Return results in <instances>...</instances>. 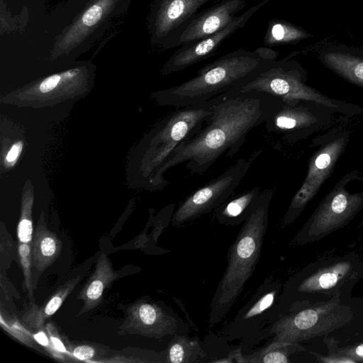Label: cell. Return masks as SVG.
<instances>
[{
    "label": "cell",
    "mask_w": 363,
    "mask_h": 363,
    "mask_svg": "<svg viewBox=\"0 0 363 363\" xmlns=\"http://www.w3.org/2000/svg\"><path fill=\"white\" fill-rule=\"evenodd\" d=\"M214 111L201 129L177 147L172 159L162 167L182 163L190 172L202 174L223 154L232 157L254 128L265 123L284 103L271 95L250 91L218 96Z\"/></svg>",
    "instance_id": "6da1fadb"
},
{
    "label": "cell",
    "mask_w": 363,
    "mask_h": 363,
    "mask_svg": "<svg viewBox=\"0 0 363 363\" xmlns=\"http://www.w3.org/2000/svg\"><path fill=\"white\" fill-rule=\"evenodd\" d=\"M277 55L265 47L234 50L207 64L189 80L157 92L156 98L162 105L176 108L201 105L247 84L277 60Z\"/></svg>",
    "instance_id": "7a4b0ae2"
},
{
    "label": "cell",
    "mask_w": 363,
    "mask_h": 363,
    "mask_svg": "<svg viewBox=\"0 0 363 363\" xmlns=\"http://www.w3.org/2000/svg\"><path fill=\"white\" fill-rule=\"evenodd\" d=\"M131 0H67L48 21V48L53 58L76 57L86 52L123 16Z\"/></svg>",
    "instance_id": "3957f363"
},
{
    "label": "cell",
    "mask_w": 363,
    "mask_h": 363,
    "mask_svg": "<svg viewBox=\"0 0 363 363\" xmlns=\"http://www.w3.org/2000/svg\"><path fill=\"white\" fill-rule=\"evenodd\" d=\"M273 191H261L227 255V267L211 303L210 326L228 314L259 262L268 228Z\"/></svg>",
    "instance_id": "277c9868"
},
{
    "label": "cell",
    "mask_w": 363,
    "mask_h": 363,
    "mask_svg": "<svg viewBox=\"0 0 363 363\" xmlns=\"http://www.w3.org/2000/svg\"><path fill=\"white\" fill-rule=\"evenodd\" d=\"M352 318V311L338 297L298 311L290 310L262 329L252 340L273 337L271 343L298 344L337 329Z\"/></svg>",
    "instance_id": "5b68a950"
},
{
    "label": "cell",
    "mask_w": 363,
    "mask_h": 363,
    "mask_svg": "<svg viewBox=\"0 0 363 363\" xmlns=\"http://www.w3.org/2000/svg\"><path fill=\"white\" fill-rule=\"evenodd\" d=\"M262 152L257 150L240 158L218 177L189 194L174 212L172 225L179 227L220 207L229 199Z\"/></svg>",
    "instance_id": "8992f818"
},
{
    "label": "cell",
    "mask_w": 363,
    "mask_h": 363,
    "mask_svg": "<svg viewBox=\"0 0 363 363\" xmlns=\"http://www.w3.org/2000/svg\"><path fill=\"white\" fill-rule=\"evenodd\" d=\"M250 91L271 95L291 106L296 105L300 100L315 101L331 106L330 101L306 86L298 71L284 61L275 60L247 84L223 94L234 95Z\"/></svg>",
    "instance_id": "52a82bcc"
},
{
    "label": "cell",
    "mask_w": 363,
    "mask_h": 363,
    "mask_svg": "<svg viewBox=\"0 0 363 363\" xmlns=\"http://www.w3.org/2000/svg\"><path fill=\"white\" fill-rule=\"evenodd\" d=\"M281 284L266 279L247 303L221 332L224 339L252 340L264 327L272 323Z\"/></svg>",
    "instance_id": "ba28073f"
},
{
    "label": "cell",
    "mask_w": 363,
    "mask_h": 363,
    "mask_svg": "<svg viewBox=\"0 0 363 363\" xmlns=\"http://www.w3.org/2000/svg\"><path fill=\"white\" fill-rule=\"evenodd\" d=\"M211 0H155L148 20L150 43L172 48L181 33Z\"/></svg>",
    "instance_id": "9c48e42d"
},
{
    "label": "cell",
    "mask_w": 363,
    "mask_h": 363,
    "mask_svg": "<svg viewBox=\"0 0 363 363\" xmlns=\"http://www.w3.org/2000/svg\"><path fill=\"white\" fill-rule=\"evenodd\" d=\"M270 0H262L240 14L220 30L203 39L180 46L166 62L162 69L167 75L182 71L213 55L218 47L236 30L242 28L249 19Z\"/></svg>",
    "instance_id": "30bf717a"
},
{
    "label": "cell",
    "mask_w": 363,
    "mask_h": 363,
    "mask_svg": "<svg viewBox=\"0 0 363 363\" xmlns=\"http://www.w3.org/2000/svg\"><path fill=\"white\" fill-rule=\"evenodd\" d=\"M121 329L132 334L160 338L167 335H183L184 323L172 312L170 313L159 305L139 301L127 311V318Z\"/></svg>",
    "instance_id": "8fae6325"
},
{
    "label": "cell",
    "mask_w": 363,
    "mask_h": 363,
    "mask_svg": "<svg viewBox=\"0 0 363 363\" xmlns=\"http://www.w3.org/2000/svg\"><path fill=\"white\" fill-rule=\"evenodd\" d=\"M245 4V0H224L199 12L178 36L172 48L191 43L220 30L239 16Z\"/></svg>",
    "instance_id": "7c38bea8"
},
{
    "label": "cell",
    "mask_w": 363,
    "mask_h": 363,
    "mask_svg": "<svg viewBox=\"0 0 363 363\" xmlns=\"http://www.w3.org/2000/svg\"><path fill=\"white\" fill-rule=\"evenodd\" d=\"M356 206V203H352L345 194H337L319 209L294 241L304 243L331 233L350 219Z\"/></svg>",
    "instance_id": "4fadbf2b"
},
{
    "label": "cell",
    "mask_w": 363,
    "mask_h": 363,
    "mask_svg": "<svg viewBox=\"0 0 363 363\" xmlns=\"http://www.w3.org/2000/svg\"><path fill=\"white\" fill-rule=\"evenodd\" d=\"M118 277L111 262L105 253L99 256L96 268L79 294L78 299L83 301L81 313L96 308L102 301L104 290Z\"/></svg>",
    "instance_id": "5bb4252c"
},
{
    "label": "cell",
    "mask_w": 363,
    "mask_h": 363,
    "mask_svg": "<svg viewBox=\"0 0 363 363\" xmlns=\"http://www.w3.org/2000/svg\"><path fill=\"white\" fill-rule=\"evenodd\" d=\"M62 242L57 235L50 231L44 222L37 223L31 243L32 264L42 274L58 258Z\"/></svg>",
    "instance_id": "9a60e30c"
},
{
    "label": "cell",
    "mask_w": 363,
    "mask_h": 363,
    "mask_svg": "<svg viewBox=\"0 0 363 363\" xmlns=\"http://www.w3.org/2000/svg\"><path fill=\"white\" fill-rule=\"evenodd\" d=\"M260 193V188L255 187L230 200L228 199L216 210V219L219 223L226 225L244 223Z\"/></svg>",
    "instance_id": "2e32d148"
},
{
    "label": "cell",
    "mask_w": 363,
    "mask_h": 363,
    "mask_svg": "<svg viewBox=\"0 0 363 363\" xmlns=\"http://www.w3.org/2000/svg\"><path fill=\"white\" fill-rule=\"evenodd\" d=\"M80 279L81 276H77L59 287L43 308L33 306L23 315L24 322L31 328H40L45 320L59 309Z\"/></svg>",
    "instance_id": "e0dca14e"
},
{
    "label": "cell",
    "mask_w": 363,
    "mask_h": 363,
    "mask_svg": "<svg viewBox=\"0 0 363 363\" xmlns=\"http://www.w3.org/2000/svg\"><path fill=\"white\" fill-rule=\"evenodd\" d=\"M323 58L325 63L337 73L363 85V60L338 52L328 53Z\"/></svg>",
    "instance_id": "ac0fdd59"
},
{
    "label": "cell",
    "mask_w": 363,
    "mask_h": 363,
    "mask_svg": "<svg viewBox=\"0 0 363 363\" xmlns=\"http://www.w3.org/2000/svg\"><path fill=\"white\" fill-rule=\"evenodd\" d=\"M201 352L196 340H191L184 335H175L169 345L167 361L172 363L194 362Z\"/></svg>",
    "instance_id": "d6986e66"
},
{
    "label": "cell",
    "mask_w": 363,
    "mask_h": 363,
    "mask_svg": "<svg viewBox=\"0 0 363 363\" xmlns=\"http://www.w3.org/2000/svg\"><path fill=\"white\" fill-rule=\"evenodd\" d=\"M307 36L303 30L287 23L272 21L269 23L264 38L268 46L298 40Z\"/></svg>",
    "instance_id": "ffe728a7"
},
{
    "label": "cell",
    "mask_w": 363,
    "mask_h": 363,
    "mask_svg": "<svg viewBox=\"0 0 363 363\" xmlns=\"http://www.w3.org/2000/svg\"><path fill=\"white\" fill-rule=\"evenodd\" d=\"M298 344L270 343L258 356L250 357L247 362L264 363H288L289 352H294L298 349Z\"/></svg>",
    "instance_id": "44dd1931"
},
{
    "label": "cell",
    "mask_w": 363,
    "mask_h": 363,
    "mask_svg": "<svg viewBox=\"0 0 363 363\" xmlns=\"http://www.w3.org/2000/svg\"><path fill=\"white\" fill-rule=\"evenodd\" d=\"M338 147V145H333L328 147V150H325V152L318 155L312 164L305 182L315 186H317V184H318V180L323 178L324 170L330 166L333 160V155Z\"/></svg>",
    "instance_id": "7402d4cb"
},
{
    "label": "cell",
    "mask_w": 363,
    "mask_h": 363,
    "mask_svg": "<svg viewBox=\"0 0 363 363\" xmlns=\"http://www.w3.org/2000/svg\"><path fill=\"white\" fill-rule=\"evenodd\" d=\"M32 200L25 199L22 203L21 215L17 227L18 242L32 243L33 223L31 218Z\"/></svg>",
    "instance_id": "603a6c76"
},
{
    "label": "cell",
    "mask_w": 363,
    "mask_h": 363,
    "mask_svg": "<svg viewBox=\"0 0 363 363\" xmlns=\"http://www.w3.org/2000/svg\"><path fill=\"white\" fill-rule=\"evenodd\" d=\"M18 253L24 276V283L28 290L30 301L33 302V290L31 281L30 270L32 264L31 243L18 242Z\"/></svg>",
    "instance_id": "cb8c5ba5"
},
{
    "label": "cell",
    "mask_w": 363,
    "mask_h": 363,
    "mask_svg": "<svg viewBox=\"0 0 363 363\" xmlns=\"http://www.w3.org/2000/svg\"><path fill=\"white\" fill-rule=\"evenodd\" d=\"M70 69L65 72L52 74L44 79L39 85V91L42 93H48L54 90L57 86L69 74Z\"/></svg>",
    "instance_id": "d4e9b609"
},
{
    "label": "cell",
    "mask_w": 363,
    "mask_h": 363,
    "mask_svg": "<svg viewBox=\"0 0 363 363\" xmlns=\"http://www.w3.org/2000/svg\"><path fill=\"white\" fill-rule=\"evenodd\" d=\"M336 354L347 356L355 362L363 361V343L348 348H344L337 352Z\"/></svg>",
    "instance_id": "484cf974"
},
{
    "label": "cell",
    "mask_w": 363,
    "mask_h": 363,
    "mask_svg": "<svg viewBox=\"0 0 363 363\" xmlns=\"http://www.w3.org/2000/svg\"><path fill=\"white\" fill-rule=\"evenodd\" d=\"M95 354L94 348L86 345H79L73 350V355L80 360L90 359L94 357Z\"/></svg>",
    "instance_id": "4316f807"
},
{
    "label": "cell",
    "mask_w": 363,
    "mask_h": 363,
    "mask_svg": "<svg viewBox=\"0 0 363 363\" xmlns=\"http://www.w3.org/2000/svg\"><path fill=\"white\" fill-rule=\"evenodd\" d=\"M318 359H320V362H327V363H332V362H356L354 360H353L352 359L347 357V356H344V355H340V354H336V353H334L332 355L329 356V357H318Z\"/></svg>",
    "instance_id": "83f0119b"
},
{
    "label": "cell",
    "mask_w": 363,
    "mask_h": 363,
    "mask_svg": "<svg viewBox=\"0 0 363 363\" xmlns=\"http://www.w3.org/2000/svg\"><path fill=\"white\" fill-rule=\"evenodd\" d=\"M47 330L50 335L52 344L55 347V350L59 351L60 352H66L67 350L65 349V347L64 346L60 339L53 334L49 324L47 325Z\"/></svg>",
    "instance_id": "f1b7e54d"
},
{
    "label": "cell",
    "mask_w": 363,
    "mask_h": 363,
    "mask_svg": "<svg viewBox=\"0 0 363 363\" xmlns=\"http://www.w3.org/2000/svg\"><path fill=\"white\" fill-rule=\"evenodd\" d=\"M22 149L21 142L15 143L7 153L6 160L8 162H14L18 157Z\"/></svg>",
    "instance_id": "f546056e"
},
{
    "label": "cell",
    "mask_w": 363,
    "mask_h": 363,
    "mask_svg": "<svg viewBox=\"0 0 363 363\" xmlns=\"http://www.w3.org/2000/svg\"><path fill=\"white\" fill-rule=\"evenodd\" d=\"M34 339L43 346H49V340L43 331H39L34 335Z\"/></svg>",
    "instance_id": "4dcf8cb0"
}]
</instances>
